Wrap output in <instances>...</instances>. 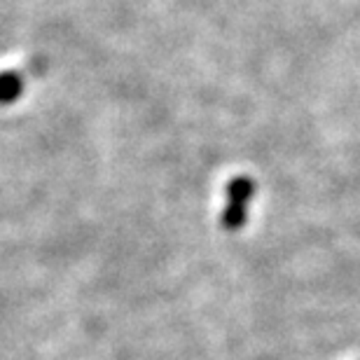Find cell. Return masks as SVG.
Segmentation results:
<instances>
[{
	"mask_svg": "<svg viewBox=\"0 0 360 360\" xmlns=\"http://www.w3.org/2000/svg\"><path fill=\"white\" fill-rule=\"evenodd\" d=\"M255 180L248 176H239L234 178L232 183L227 185V206L222 211V225L229 232H239V229L246 225L248 220V208L250 201L255 197Z\"/></svg>",
	"mask_w": 360,
	"mask_h": 360,
	"instance_id": "cell-1",
	"label": "cell"
}]
</instances>
